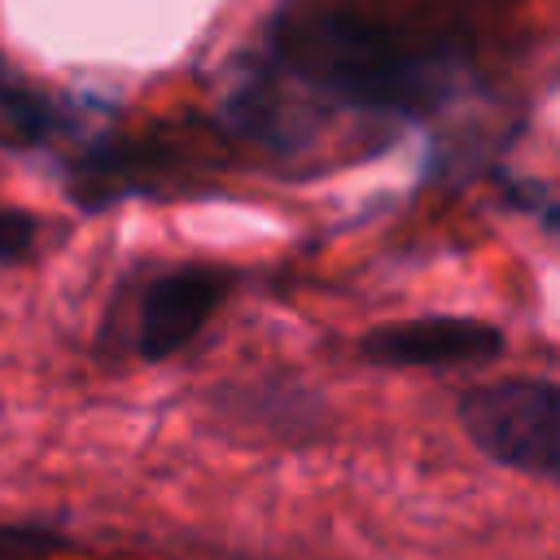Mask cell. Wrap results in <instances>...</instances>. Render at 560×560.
<instances>
[{"mask_svg":"<svg viewBox=\"0 0 560 560\" xmlns=\"http://www.w3.org/2000/svg\"><path fill=\"white\" fill-rule=\"evenodd\" d=\"M74 551V538L44 521H0V560H57Z\"/></svg>","mask_w":560,"mask_h":560,"instance_id":"cell-8","label":"cell"},{"mask_svg":"<svg viewBox=\"0 0 560 560\" xmlns=\"http://www.w3.org/2000/svg\"><path fill=\"white\" fill-rule=\"evenodd\" d=\"M232 289H236V271L219 262H179L171 271H158L136 298L131 350L144 363H162L179 354L232 298Z\"/></svg>","mask_w":560,"mask_h":560,"instance_id":"cell-3","label":"cell"},{"mask_svg":"<svg viewBox=\"0 0 560 560\" xmlns=\"http://www.w3.org/2000/svg\"><path fill=\"white\" fill-rule=\"evenodd\" d=\"M319 105L324 101L311 96L298 79H289L276 61H249L232 79L219 114L249 144L293 153V149H302V144L315 140V131L324 122V109Z\"/></svg>","mask_w":560,"mask_h":560,"instance_id":"cell-5","label":"cell"},{"mask_svg":"<svg viewBox=\"0 0 560 560\" xmlns=\"http://www.w3.org/2000/svg\"><path fill=\"white\" fill-rule=\"evenodd\" d=\"M35 241H39V219L22 206H0V267L35 258Z\"/></svg>","mask_w":560,"mask_h":560,"instance_id":"cell-9","label":"cell"},{"mask_svg":"<svg viewBox=\"0 0 560 560\" xmlns=\"http://www.w3.org/2000/svg\"><path fill=\"white\" fill-rule=\"evenodd\" d=\"M61 127L66 114L0 57V144H48Z\"/></svg>","mask_w":560,"mask_h":560,"instance_id":"cell-7","label":"cell"},{"mask_svg":"<svg viewBox=\"0 0 560 560\" xmlns=\"http://www.w3.org/2000/svg\"><path fill=\"white\" fill-rule=\"evenodd\" d=\"M464 438L499 468L560 486V381L499 376L455 398Z\"/></svg>","mask_w":560,"mask_h":560,"instance_id":"cell-2","label":"cell"},{"mask_svg":"<svg viewBox=\"0 0 560 560\" xmlns=\"http://www.w3.org/2000/svg\"><path fill=\"white\" fill-rule=\"evenodd\" d=\"M503 350V328L477 315H411L359 337V359L372 368H468L490 363Z\"/></svg>","mask_w":560,"mask_h":560,"instance_id":"cell-4","label":"cell"},{"mask_svg":"<svg viewBox=\"0 0 560 560\" xmlns=\"http://www.w3.org/2000/svg\"><path fill=\"white\" fill-rule=\"evenodd\" d=\"M219 407L258 424H271L276 433H315L324 420V398L298 381H249L219 389Z\"/></svg>","mask_w":560,"mask_h":560,"instance_id":"cell-6","label":"cell"},{"mask_svg":"<svg viewBox=\"0 0 560 560\" xmlns=\"http://www.w3.org/2000/svg\"><path fill=\"white\" fill-rule=\"evenodd\" d=\"M267 52L311 96L389 118H429L464 83L455 44L420 39L337 4L276 9L267 18Z\"/></svg>","mask_w":560,"mask_h":560,"instance_id":"cell-1","label":"cell"}]
</instances>
